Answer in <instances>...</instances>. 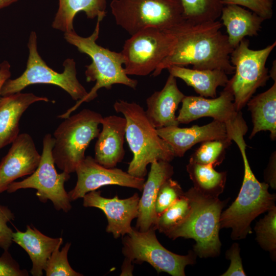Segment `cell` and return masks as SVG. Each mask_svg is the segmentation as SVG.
Returning <instances> with one entry per match:
<instances>
[{
	"mask_svg": "<svg viewBox=\"0 0 276 276\" xmlns=\"http://www.w3.org/2000/svg\"><path fill=\"white\" fill-rule=\"evenodd\" d=\"M222 24L218 20L201 24L183 21L169 30L175 36L174 47L153 72L158 76L170 66H193L198 70L219 69L227 74L234 73L230 60L234 49L227 35L221 31Z\"/></svg>",
	"mask_w": 276,
	"mask_h": 276,
	"instance_id": "cell-1",
	"label": "cell"
},
{
	"mask_svg": "<svg viewBox=\"0 0 276 276\" xmlns=\"http://www.w3.org/2000/svg\"><path fill=\"white\" fill-rule=\"evenodd\" d=\"M246 122L236 121L227 129L228 137L237 145L244 164V176L238 195L220 216V228H231L233 240H240L251 233V222L260 214L275 206V194L268 192L269 185L260 182L248 163L244 136L247 131Z\"/></svg>",
	"mask_w": 276,
	"mask_h": 276,
	"instance_id": "cell-2",
	"label": "cell"
},
{
	"mask_svg": "<svg viewBox=\"0 0 276 276\" xmlns=\"http://www.w3.org/2000/svg\"><path fill=\"white\" fill-rule=\"evenodd\" d=\"M100 22L97 20L93 33L88 37L80 36L74 30L64 33V38L68 43L91 59V63L86 66L85 74L87 82L96 83L85 98L77 101L73 107L59 116L61 119L68 117L82 103L95 99L98 90L101 88L110 89L113 85L120 84L135 89L137 85L136 80L130 78L126 74L123 66L125 59L121 52L111 51L97 43Z\"/></svg>",
	"mask_w": 276,
	"mask_h": 276,
	"instance_id": "cell-3",
	"label": "cell"
},
{
	"mask_svg": "<svg viewBox=\"0 0 276 276\" xmlns=\"http://www.w3.org/2000/svg\"><path fill=\"white\" fill-rule=\"evenodd\" d=\"M113 108L123 114L126 121L125 137L133 154L128 168L129 174L144 178L149 164L155 160L170 162L174 158L172 148L159 136L139 104L121 100L114 102Z\"/></svg>",
	"mask_w": 276,
	"mask_h": 276,
	"instance_id": "cell-4",
	"label": "cell"
},
{
	"mask_svg": "<svg viewBox=\"0 0 276 276\" xmlns=\"http://www.w3.org/2000/svg\"><path fill=\"white\" fill-rule=\"evenodd\" d=\"M190 200L192 210L187 219L166 235L174 240L193 239V251L201 258L215 257L220 253L219 232L220 216L227 200L205 195L194 187L185 192Z\"/></svg>",
	"mask_w": 276,
	"mask_h": 276,
	"instance_id": "cell-5",
	"label": "cell"
},
{
	"mask_svg": "<svg viewBox=\"0 0 276 276\" xmlns=\"http://www.w3.org/2000/svg\"><path fill=\"white\" fill-rule=\"evenodd\" d=\"M103 117L96 111L83 109L65 118L54 132L52 155L55 164L68 174L85 158V152L90 142L100 132L99 125Z\"/></svg>",
	"mask_w": 276,
	"mask_h": 276,
	"instance_id": "cell-6",
	"label": "cell"
},
{
	"mask_svg": "<svg viewBox=\"0 0 276 276\" xmlns=\"http://www.w3.org/2000/svg\"><path fill=\"white\" fill-rule=\"evenodd\" d=\"M116 24L132 35L144 29L169 30L183 21L179 0H112Z\"/></svg>",
	"mask_w": 276,
	"mask_h": 276,
	"instance_id": "cell-7",
	"label": "cell"
},
{
	"mask_svg": "<svg viewBox=\"0 0 276 276\" xmlns=\"http://www.w3.org/2000/svg\"><path fill=\"white\" fill-rule=\"evenodd\" d=\"M37 35L35 31L30 33L28 47L29 57L26 68L21 75L14 79H8L1 92L2 97L20 92L27 86L35 84L57 85L75 101L85 98L88 92L77 77L76 62L67 58L63 63L64 71L59 73L48 66L37 51Z\"/></svg>",
	"mask_w": 276,
	"mask_h": 276,
	"instance_id": "cell-8",
	"label": "cell"
},
{
	"mask_svg": "<svg viewBox=\"0 0 276 276\" xmlns=\"http://www.w3.org/2000/svg\"><path fill=\"white\" fill-rule=\"evenodd\" d=\"M249 45V40L244 38L232 52L230 60L235 67V74L224 87L233 94L238 111L246 105L258 88L266 85L270 78L266 63L276 42L258 50L250 49Z\"/></svg>",
	"mask_w": 276,
	"mask_h": 276,
	"instance_id": "cell-9",
	"label": "cell"
},
{
	"mask_svg": "<svg viewBox=\"0 0 276 276\" xmlns=\"http://www.w3.org/2000/svg\"><path fill=\"white\" fill-rule=\"evenodd\" d=\"M155 232L153 228L143 232L133 228L123 238L122 252L125 258L133 264L147 262L158 273L185 276L186 267L195 263L197 255L193 250L184 256L169 251L158 241Z\"/></svg>",
	"mask_w": 276,
	"mask_h": 276,
	"instance_id": "cell-10",
	"label": "cell"
},
{
	"mask_svg": "<svg viewBox=\"0 0 276 276\" xmlns=\"http://www.w3.org/2000/svg\"><path fill=\"white\" fill-rule=\"evenodd\" d=\"M175 37L170 30L144 29L127 39L121 51L128 75L145 76L153 72L172 51Z\"/></svg>",
	"mask_w": 276,
	"mask_h": 276,
	"instance_id": "cell-11",
	"label": "cell"
},
{
	"mask_svg": "<svg viewBox=\"0 0 276 276\" xmlns=\"http://www.w3.org/2000/svg\"><path fill=\"white\" fill-rule=\"evenodd\" d=\"M54 142L51 134L45 135L40 160L35 171L24 180L12 182L6 191L11 193L21 189H36V195L40 201L45 202L50 200L56 210L66 213L72 205L64 183L70 175L64 171L58 173L55 169L52 155Z\"/></svg>",
	"mask_w": 276,
	"mask_h": 276,
	"instance_id": "cell-12",
	"label": "cell"
},
{
	"mask_svg": "<svg viewBox=\"0 0 276 276\" xmlns=\"http://www.w3.org/2000/svg\"><path fill=\"white\" fill-rule=\"evenodd\" d=\"M77 181L68 193L71 201L83 198L87 193L107 185H117L142 191L144 178L137 177L122 169L107 168L98 164L90 156H85L77 167Z\"/></svg>",
	"mask_w": 276,
	"mask_h": 276,
	"instance_id": "cell-13",
	"label": "cell"
},
{
	"mask_svg": "<svg viewBox=\"0 0 276 276\" xmlns=\"http://www.w3.org/2000/svg\"><path fill=\"white\" fill-rule=\"evenodd\" d=\"M83 205L94 207L103 211L107 219L106 232L112 234L116 239L130 233L133 227L131 224L138 215L140 196L137 193L125 199H120L116 195L108 198L101 195L100 190H94L86 194Z\"/></svg>",
	"mask_w": 276,
	"mask_h": 276,
	"instance_id": "cell-14",
	"label": "cell"
},
{
	"mask_svg": "<svg viewBox=\"0 0 276 276\" xmlns=\"http://www.w3.org/2000/svg\"><path fill=\"white\" fill-rule=\"evenodd\" d=\"M40 158L31 135L19 134L0 163V193L6 191L16 179L32 174Z\"/></svg>",
	"mask_w": 276,
	"mask_h": 276,
	"instance_id": "cell-15",
	"label": "cell"
},
{
	"mask_svg": "<svg viewBox=\"0 0 276 276\" xmlns=\"http://www.w3.org/2000/svg\"><path fill=\"white\" fill-rule=\"evenodd\" d=\"M234 98L231 91L224 88L218 97L208 99L203 97L185 96L177 117L179 124H188L202 117L227 123L237 116Z\"/></svg>",
	"mask_w": 276,
	"mask_h": 276,
	"instance_id": "cell-16",
	"label": "cell"
},
{
	"mask_svg": "<svg viewBox=\"0 0 276 276\" xmlns=\"http://www.w3.org/2000/svg\"><path fill=\"white\" fill-rule=\"evenodd\" d=\"M157 134L172 148L175 157H182L197 143L228 137L225 123L214 120L203 126L189 128L171 126L156 128Z\"/></svg>",
	"mask_w": 276,
	"mask_h": 276,
	"instance_id": "cell-17",
	"label": "cell"
},
{
	"mask_svg": "<svg viewBox=\"0 0 276 276\" xmlns=\"http://www.w3.org/2000/svg\"><path fill=\"white\" fill-rule=\"evenodd\" d=\"M173 174V167L170 162L155 160L151 164L140 197L136 229L143 232L151 228L156 230L158 217L155 211V203L157 192L162 183L171 178Z\"/></svg>",
	"mask_w": 276,
	"mask_h": 276,
	"instance_id": "cell-18",
	"label": "cell"
},
{
	"mask_svg": "<svg viewBox=\"0 0 276 276\" xmlns=\"http://www.w3.org/2000/svg\"><path fill=\"white\" fill-rule=\"evenodd\" d=\"M95 147V160L107 168H114L122 161L126 121L125 118L115 115L103 117Z\"/></svg>",
	"mask_w": 276,
	"mask_h": 276,
	"instance_id": "cell-19",
	"label": "cell"
},
{
	"mask_svg": "<svg viewBox=\"0 0 276 276\" xmlns=\"http://www.w3.org/2000/svg\"><path fill=\"white\" fill-rule=\"evenodd\" d=\"M176 78L170 74L164 87L146 100L145 112L155 128L179 124L175 112L185 95L179 89Z\"/></svg>",
	"mask_w": 276,
	"mask_h": 276,
	"instance_id": "cell-20",
	"label": "cell"
},
{
	"mask_svg": "<svg viewBox=\"0 0 276 276\" xmlns=\"http://www.w3.org/2000/svg\"><path fill=\"white\" fill-rule=\"evenodd\" d=\"M47 97L33 93H21L1 97L0 99V150L12 143L19 135L20 118L33 103L48 102Z\"/></svg>",
	"mask_w": 276,
	"mask_h": 276,
	"instance_id": "cell-21",
	"label": "cell"
},
{
	"mask_svg": "<svg viewBox=\"0 0 276 276\" xmlns=\"http://www.w3.org/2000/svg\"><path fill=\"white\" fill-rule=\"evenodd\" d=\"M12 240L29 255L32 262L30 272L33 276L43 275V270L52 252L63 241L61 237L54 238L45 236L29 225L25 232L17 230L13 232Z\"/></svg>",
	"mask_w": 276,
	"mask_h": 276,
	"instance_id": "cell-22",
	"label": "cell"
},
{
	"mask_svg": "<svg viewBox=\"0 0 276 276\" xmlns=\"http://www.w3.org/2000/svg\"><path fill=\"white\" fill-rule=\"evenodd\" d=\"M220 17L226 28L228 41L233 49L246 36H257L265 20L251 11L234 4L224 5Z\"/></svg>",
	"mask_w": 276,
	"mask_h": 276,
	"instance_id": "cell-23",
	"label": "cell"
},
{
	"mask_svg": "<svg viewBox=\"0 0 276 276\" xmlns=\"http://www.w3.org/2000/svg\"><path fill=\"white\" fill-rule=\"evenodd\" d=\"M167 69L170 75L181 79L205 98L216 97L217 88L225 87L229 80L227 74L219 69L198 70L177 65L170 66Z\"/></svg>",
	"mask_w": 276,
	"mask_h": 276,
	"instance_id": "cell-24",
	"label": "cell"
},
{
	"mask_svg": "<svg viewBox=\"0 0 276 276\" xmlns=\"http://www.w3.org/2000/svg\"><path fill=\"white\" fill-rule=\"evenodd\" d=\"M107 1L59 0L52 27L64 33L74 31V19L79 12H84L87 18L102 21L107 14Z\"/></svg>",
	"mask_w": 276,
	"mask_h": 276,
	"instance_id": "cell-25",
	"label": "cell"
},
{
	"mask_svg": "<svg viewBox=\"0 0 276 276\" xmlns=\"http://www.w3.org/2000/svg\"><path fill=\"white\" fill-rule=\"evenodd\" d=\"M246 105L250 111L253 127L249 139L261 131L270 132L276 139V81L266 91L251 97Z\"/></svg>",
	"mask_w": 276,
	"mask_h": 276,
	"instance_id": "cell-26",
	"label": "cell"
},
{
	"mask_svg": "<svg viewBox=\"0 0 276 276\" xmlns=\"http://www.w3.org/2000/svg\"><path fill=\"white\" fill-rule=\"evenodd\" d=\"M187 172L194 188L202 194L218 197L224 189L227 173L218 172L211 165H203L189 160L186 166Z\"/></svg>",
	"mask_w": 276,
	"mask_h": 276,
	"instance_id": "cell-27",
	"label": "cell"
},
{
	"mask_svg": "<svg viewBox=\"0 0 276 276\" xmlns=\"http://www.w3.org/2000/svg\"><path fill=\"white\" fill-rule=\"evenodd\" d=\"M183 9V17L192 24L217 20L224 5L222 0H179Z\"/></svg>",
	"mask_w": 276,
	"mask_h": 276,
	"instance_id": "cell-28",
	"label": "cell"
},
{
	"mask_svg": "<svg viewBox=\"0 0 276 276\" xmlns=\"http://www.w3.org/2000/svg\"><path fill=\"white\" fill-rule=\"evenodd\" d=\"M192 210L190 199L183 194L157 218L156 229L165 235L182 224Z\"/></svg>",
	"mask_w": 276,
	"mask_h": 276,
	"instance_id": "cell-29",
	"label": "cell"
},
{
	"mask_svg": "<svg viewBox=\"0 0 276 276\" xmlns=\"http://www.w3.org/2000/svg\"><path fill=\"white\" fill-rule=\"evenodd\" d=\"M232 141L228 137L204 141L192 154L189 160L215 167L225 158L226 149L231 145Z\"/></svg>",
	"mask_w": 276,
	"mask_h": 276,
	"instance_id": "cell-30",
	"label": "cell"
},
{
	"mask_svg": "<svg viewBox=\"0 0 276 276\" xmlns=\"http://www.w3.org/2000/svg\"><path fill=\"white\" fill-rule=\"evenodd\" d=\"M267 214L256 224L254 229L256 240L260 247L268 251L273 260L276 255V207L267 211Z\"/></svg>",
	"mask_w": 276,
	"mask_h": 276,
	"instance_id": "cell-31",
	"label": "cell"
},
{
	"mask_svg": "<svg viewBox=\"0 0 276 276\" xmlns=\"http://www.w3.org/2000/svg\"><path fill=\"white\" fill-rule=\"evenodd\" d=\"M60 246H57L52 252L48 261L44 271L47 276H81L74 270L70 265L67 254L71 246L70 243H66L61 250Z\"/></svg>",
	"mask_w": 276,
	"mask_h": 276,
	"instance_id": "cell-32",
	"label": "cell"
},
{
	"mask_svg": "<svg viewBox=\"0 0 276 276\" xmlns=\"http://www.w3.org/2000/svg\"><path fill=\"white\" fill-rule=\"evenodd\" d=\"M184 193L180 185L170 178L160 186L155 203V211L158 217Z\"/></svg>",
	"mask_w": 276,
	"mask_h": 276,
	"instance_id": "cell-33",
	"label": "cell"
},
{
	"mask_svg": "<svg viewBox=\"0 0 276 276\" xmlns=\"http://www.w3.org/2000/svg\"><path fill=\"white\" fill-rule=\"evenodd\" d=\"M224 5L234 4L246 7L262 17L270 19L273 15V0H222Z\"/></svg>",
	"mask_w": 276,
	"mask_h": 276,
	"instance_id": "cell-34",
	"label": "cell"
},
{
	"mask_svg": "<svg viewBox=\"0 0 276 276\" xmlns=\"http://www.w3.org/2000/svg\"><path fill=\"white\" fill-rule=\"evenodd\" d=\"M14 218V214L6 206L0 204V247L8 250L13 242V231L7 223Z\"/></svg>",
	"mask_w": 276,
	"mask_h": 276,
	"instance_id": "cell-35",
	"label": "cell"
},
{
	"mask_svg": "<svg viewBox=\"0 0 276 276\" xmlns=\"http://www.w3.org/2000/svg\"><path fill=\"white\" fill-rule=\"evenodd\" d=\"M240 248L237 243H234L225 254V257L231 261L227 270L221 276H245L246 275L243 268L242 260L240 255Z\"/></svg>",
	"mask_w": 276,
	"mask_h": 276,
	"instance_id": "cell-36",
	"label": "cell"
},
{
	"mask_svg": "<svg viewBox=\"0 0 276 276\" xmlns=\"http://www.w3.org/2000/svg\"><path fill=\"white\" fill-rule=\"evenodd\" d=\"M27 275H29L28 271L26 269H21L8 250H4L0 257V276Z\"/></svg>",
	"mask_w": 276,
	"mask_h": 276,
	"instance_id": "cell-37",
	"label": "cell"
},
{
	"mask_svg": "<svg viewBox=\"0 0 276 276\" xmlns=\"http://www.w3.org/2000/svg\"><path fill=\"white\" fill-rule=\"evenodd\" d=\"M265 182L273 189L276 188V154L273 152L269 158V163L264 173Z\"/></svg>",
	"mask_w": 276,
	"mask_h": 276,
	"instance_id": "cell-38",
	"label": "cell"
},
{
	"mask_svg": "<svg viewBox=\"0 0 276 276\" xmlns=\"http://www.w3.org/2000/svg\"><path fill=\"white\" fill-rule=\"evenodd\" d=\"M10 68V64L7 61L4 60L0 63V99L1 98V92L2 88L5 82L11 76Z\"/></svg>",
	"mask_w": 276,
	"mask_h": 276,
	"instance_id": "cell-39",
	"label": "cell"
},
{
	"mask_svg": "<svg viewBox=\"0 0 276 276\" xmlns=\"http://www.w3.org/2000/svg\"><path fill=\"white\" fill-rule=\"evenodd\" d=\"M133 264L130 261L125 258L122 265L120 275H132L134 268Z\"/></svg>",
	"mask_w": 276,
	"mask_h": 276,
	"instance_id": "cell-40",
	"label": "cell"
},
{
	"mask_svg": "<svg viewBox=\"0 0 276 276\" xmlns=\"http://www.w3.org/2000/svg\"><path fill=\"white\" fill-rule=\"evenodd\" d=\"M18 0H0V10L9 6Z\"/></svg>",
	"mask_w": 276,
	"mask_h": 276,
	"instance_id": "cell-41",
	"label": "cell"
},
{
	"mask_svg": "<svg viewBox=\"0 0 276 276\" xmlns=\"http://www.w3.org/2000/svg\"><path fill=\"white\" fill-rule=\"evenodd\" d=\"M275 61L274 60V63L273 62L272 67L270 72L269 77H271L272 79L275 81H276V74H275Z\"/></svg>",
	"mask_w": 276,
	"mask_h": 276,
	"instance_id": "cell-42",
	"label": "cell"
}]
</instances>
